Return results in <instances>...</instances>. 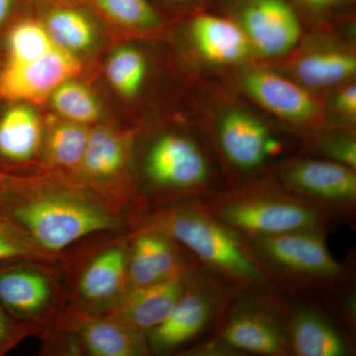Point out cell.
Returning <instances> with one entry per match:
<instances>
[{"instance_id":"obj_1","label":"cell","mask_w":356,"mask_h":356,"mask_svg":"<svg viewBox=\"0 0 356 356\" xmlns=\"http://www.w3.org/2000/svg\"><path fill=\"white\" fill-rule=\"evenodd\" d=\"M192 114L209 140L226 187L269 175L303 142L220 79L192 81Z\"/></svg>"},{"instance_id":"obj_2","label":"cell","mask_w":356,"mask_h":356,"mask_svg":"<svg viewBox=\"0 0 356 356\" xmlns=\"http://www.w3.org/2000/svg\"><path fill=\"white\" fill-rule=\"evenodd\" d=\"M0 215L56 257L86 236L121 226L118 213L86 186L26 181L2 175Z\"/></svg>"},{"instance_id":"obj_3","label":"cell","mask_w":356,"mask_h":356,"mask_svg":"<svg viewBox=\"0 0 356 356\" xmlns=\"http://www.w3.org/2000/svg\"><path fill=\"white\" fill-rule=\"evenodd\" d=\"M139 218L137 231L153 229L170 236L203 269L238 292L266 294L267 289H280L245 238L211 217L193 199L168 204Z\"/></svg>"},{"instance_id":"obj_4","label":"cell","mask_w":356,"mask_h":356,"mask_svg":"<svg viewBox=\"0 0 356 356\" xmlns=\"http://www.w3.org/2000/svg\"><path fill=\"white\" fill-rule=\"evenodd\" d=\"M193 200L211 217L245 238L327 229L339 219L288 193L270 173Z\"/></svg>"},{"instance_id":"obj_5","label":"cell","mask_w":356,"mask_h":356,"mask_svg":"<svg viewBox=\"0 0 356 356\" xmlns=\"http://www.w3.org/2000/svg\"><path fill=\"white\" fill-rule=\"evenodd\" d=\"M142 172L149 188L168 203L203 197L226 187L209 140L193 114L184 128L159 134L149 143Z\"/></svg>"},{"instance_id":"obj_6","label":"cell","mask_w":356,"mask_h":356,"mask_svg":"<svg viewBox=\"0 0 356 356\" xmlns=\"http://www.w3.org/2000/svg\"><path fill=\"white\" fill-rule=\"evenodd\" d=\"M220 79L294 134L303 144L325 127L322 96L267 62L248 63Z\"/></svg>"},{"instance_id":"obj_7","label":"cell","mask_w":356,"mask_h":356,"mask_svg":"<svg viewBox=\"0 0 356 356\" xmlns=\"http://www.w3.org/2000/svg\"><path fill=\"white\" fill-rule=\"evenodd\" d=\"M327 234L304 229L245 240L278 285L334 289L346 284L350 273L330 252Z\"/></svg>"},{"instance_id":"obj_8","label":"cell","mask_w":356,"mask_h":356,"mask_svg":"<svg viewBox=\"0 0 356 356\" xmlns=\"http://www.w3.org/2000/svg\"><path fill=\"white\" fill-rule=\"evenodd\" d=\"M355 34L356 20L305 31L289 53L267 63L322 96L341 84L356 79Z\"/></svg>"},{"instance_id":"obj_9","label":"cell","mask_w":356,"mask_h":356,"mask_svg":"<svg viewBox=\"0 0 356 356\" xmlns=\"http://www.w3.org/2000/svg\"><path fill=\"white\" fill-rule=\"evenodd\" d=\"M179 20L191 81L221 79L259 60L242 29L226 16L207 9Z\"/></svg>"},{"instance_id":"obj_10","label":"cell","mask_w":356,"mask_h":356,"mask_svg":"<svg viewBox=\"0 0 356 356\" xmlns=\"http://www.w3.org/2000/svg\"><path fill=\"white\" fill-rule=\"evenodd\" d=\"M288 193L337 218L355 217L356 170L305 153L290 156L270 172Z\"/></svg>"},{"instance_id":"obj_11","label":"cell","mask_w":356,"mask_h":356,"mask_svg":"<svg viewBox=\"0 0 356 356\" xmlns=\"http://www.w3.org/2000/svg\"><path fill=\"white\" fill-rule=\"evenodd\" d=\"M238 293L202 267L193 271L168 317L147 334L149 350L170 353L200 336Z\"/></svg>"},{"instance_id":"obj_12","label":"cell","mask_w":356,"mask_h":356,"mask_svg":"<svg viewBox=\"0 0 356 356\" xmlns=\"http://www.w3.org/2000/svg\"><path fill=\"white\" fill-rule=\"evenodd\" d=\"M209 10L233 20L264 62L286 55L305 32L290 0H212Z\"/></svg>"},{"instance_id":"obj_13","label":"cell","mask_w":356,"mask_h":356,"mask_svg":"<svg viewBox=\"0 0 356 356\" xmlns=\"http://www.w3.org/2000/svg\"><path fill=\"white\" fill-rule=\"evenodd\" d=\"M235 296L218 316L216 344L213 346L252 355H291L286 327L266 295L241 301H234Z\"/></svg>"},{"instance_id":"obj_14","label":"cell","mask_w":356,"mask_h":356,"mask_svg":"<svg viewBox=\"0 0 356 356\" xmlns=\"http://www.w3.org/2000/svg\"><path fill=\"white\" fill-rule=\"evenodd\" d=\"M132 149V134L96 128L89 133L79 170L88 184L86 188L117 213L124 205L133 204L132 188L126 184Z\"/></svg>"},{"instance_id":"obj_15","label":"cell","mask_w":356,"mask_h":356,"mask_svg":"<svg viewBox=\"0 0 356 356\" xmlns=\"http://www.w3.org/2000/svg\"><path fill=\"white\" fill-rule=\"evenodd\" d=\"M81 70L76 54L56 46L43 57L0 70V95L13 102L41 103Z\"/></svg>"},{"instance_id":"obj_16","label":"cell","mask_w":356,"mask_h":356,"mask_svg":"<svg viewBox=\"0 0 356 356\" xmlns=\"http://www.w3.org/2000/svg\"><path fill=\"white\" fill-rule=\"evenodd\" d=\"M200 267L198 261L170 236L153 229H140L135 232L132 245L129 248V287L149 286L182 277Z\"/></svg>"},{"instance_id":"obj_17","label":"cell","mask_w":356,"mask_h":356,"mask_svg":"<svg viewBox=\"0 0 356 356\" xmlns=\"http://www.w3.org/2000/svg\"><path fill=\"white\" fill-rule=\"evenodd\" d=\"M63 329L72 334L93 356H139L151 353L144 334L129 329L107 314L93 313L72 305L60 318Z\"/></svg>"},{"instance_id":"obj_18","label":"cell","mask_w":356,"mask_h":356,"mask_svg":"<svg viewBox=\"0 0 356 356\" xmlns=\"http://www.w3.org/2000/svg\"><path fill=\"white\" fill-rule=\"evenodd\" d=\"M129 248L124 243L104 248L84 267L77 282L81 305L95 313L113 308L129 290Z\"/></svg>"},{"instance_id":"obj_19","label":"cell","mask_w":356,"mask_h":356,"mask_svg":"<svg viewBox=\"0 0 356 356\" xmlns=\"http://www.w3.org/2000/svg\"><path fill=\"white\" fill-rule=\"evenodd\" d=\"M280 314L291 346L292 355L298 356H346L350 353L346 337L329 318L310 307L290 309L280 295L267 294Z\"/></svg>"},{"instance_id":"obj_20","label":"cell","mask_w":356,"mask_h":356,"mask_svg":"<svg viewBox=\"0 0 356 356\" xmlns=\"http://www.w3.org/2000/svg\"><path fill=\"white\" fill-rule=\"evenodd\" d=\"M56 297L55 281L38 267L13 264L0 268V304L21 322L42 317Z\"/></svg>"},{"instance_id":"obj_21","label":"cell","mask_w":356,"mask_h":356,"mask_svg":"<svg viewBox=\"0 0 356 356\" xmlns=\"http://www.w3.org/2000/svg\"><path fill=\"white\" fill-rule=\"evenodd\" d=\"M191 274L149 286L130 288L105 314L129 329L147 336L168 317L184 293Z\"/></svg>"},{"instance_id":"obj_22","label":"cell","mask_w":356,"mask_h":356,"mask_svg":"<svg viewBox=\"0 0 356 356\" xmlns=\"http://www.w3.org/2000/svg\"><path fill=\"white\" fill-rule=\"evenodd\" d=\"M42 143L41 119L29 105L20 102L0 116V159L13 163L31 161Z\"/></svg>"},{"instance_id":"obj_23","label":"cell","mask_w":356,"mask_h":356,"mask_svg":"<svg viewBox=\"0 0 356 356\" xmlns=\"http://www.w3.org/2000/svg\"><path fill=\"white\" fill-rule=\"evenodd\" d=\"M83 4H48L42 21L54 43L76 55L89 50L96 39L95 23Z\"/></svg>"},{"instance_id":"obj_24","label":"cell","mask_w":356,"mask_h":356,"mask_svg":"<svg viewBox=\"0 0 356 356\" xmlns=\"http://www.w3.org/2000/svg\"><path fill=\"white\" fill-rule=\"evenodd\" d=\"M88 129L67 120L55 122L44 138V156L49 165L60 170H79L88 146Z\"/></svg>"},{"instance_id":"obj_25","label":"cell","mask_w":356,"mask_h":356,"mask_svg":"<svg viewBox=\"0 0 356 356\" xmlns=\"http://www.w3.org/2000/svg\"><path fill=\"white\" fill-rule=\"evenodd\" d=\"M149 64L144 51L124 46L110 56L106 76L112 88L126 99H135L142 93L149 76Z\"/></svg>"},{"instance_id":"obj_26","label":"cell","mask_w":356,"mask_h":356,"mask_svg":"<svg viewBox=\"0 0 356 356\" xmlns=\"http://www.w3.org/2000/svg\"><path fill=\"white\" fill-rule=\"evenodd\" d=\"M115 24L129 31L156 33L165 28V19L149 0H86Z\"/></svg>"},{"instance_id":"obj_27","label":"cell","mask_w":356,"mask_h":356,"mask_svg":"<svg viewBox=\"0 0 356 356\" xmlns=\"http://www.w3.org/2000/svg\"><path fill=\"white\" fill-rule=\"evenodd\" d=\"M57 46L42 21L26 18L9 30L6 64L21 65L43 57Z\"/></svg>"},{"instance_id":"obj_28","label":"cell","mask_w":356,"mask_h":356,"mask_svg":"<svg viewBox=\"0 0 356 356\" xmlns=\"http://www.w3.org/2000/svg\"><path fill=\"white\" fill-rule=\"evenodd\" d=\"M50 97L51 106L65 120L86 125L102 115V107L90 89L74 79L58 86Z\"/></svg>"},{"instance_id":"obj_29","label":"cell","mask_w":356,"mask_h":356,"mask_svg":"<svg viewBox=\"0 0 356 356\" xmlns=\"http://www.w3.org/2000/svg\"><path fill=\"white\" fill-rule=\"evenodd\" d=\"M302 153L337 161L356 170V128L325 126L304 143Z\"/></svg>"},{"instance_id":"obj_30","label":"cell","mask_w":356,"mask_h":356,"mask_svg":"<svg viewBox=\"0 0 356 356\" xmlns=\"http://www.w3.org/2000/svg\"><path fill=\"white\" fill-rule=\"evenodd\" d=\"M305 31L356 20V0H290Z\"/></svg>"},{"instance_id":"obj_31","label":"cell","mask_w":356,"mask_h":356,"mask_svg":"<svg viewBox=\"0 0 356 356\" xmlns=\"http://www.w3.org/2000/svg\"><path fill=\"white\" fill-rule=\"evenodd\" d=\"M56 257L39 248L17 225L0 215V268L24 262L49 264Z\"/></svg>"},{"instance_id":"obj_32","label":"cell","mask_w":356,"mask_h":356,"mask_svg":"<svg viewBox=\"0 0 356 356\" xmlns=\"http://www.w3.org/2000/svg\"><path fill=\"white\" fill-rule=\"evenodd\" d=\"M325 126L356 128V79L322 95Z\"/></svg>"},{"instance_id":"obj_33","label":"cell","mask_w":356,"mask_h":356,"mask_svg":"<svg viewBox=\"0 0 356 356\" xmlns=\"http://www.w3.org/2000/svg\"><path fill=\"white\" fill-rule=\"evenodd\" d=\"M30 327L8 315L0 304V355H6L27 334Z\"/></svg>"},{"instance_id":"obj_34","label":"cell","mask_w":356,"mask_h":356,"mask_svg":"<svg viewBox=\"0 0 356 356\" xmlns=\"http://www.w3.org/2000/svg\"><path fill=\"white\" fill-rule=\"evenodd\" d=\"M149 1L165 19L166 14H173L181 19L199 11L207 10L212 0H149Z\"/></svg>"},{"instance_id":"obj_35","label":"cell","mask_w":356,"mask_h":356,"mask_svg":"<svg viewBox=\"0 0 356 356\" xmlns=\"http://www.w3.org/2000/svg\"><path fill=\"white\" fill-rule=\"evenodd\" d=\"M19 0H0V27L6 25L13 17Z\"/></svg>"},{"instance_id":"obj_36","label":"cell","mask_w":356,"mask_h":356,"mask_svg":"<svg viewBox=\"0 0 356 356\" xmlns=\"http://www.w3.org/2000/svg\"><path fill=\"white\" fill-rule=\"evenodd\" d=\"M47 4H79L86 3V0H44Z\"/></svg>"},{"instance_id":"obj_37","label":"cell","mask_w":356,"mask_h":356,"mask_svg":"<svg viewBox=\"0 0 356 356\" xmlns=\"http://www.w3.org/2000/svg\"><path fill=\"white\" fill-rule=\"evenodd\" d=\"M0 181H1V173H0Z\"/></svg>"}]
</instances>
